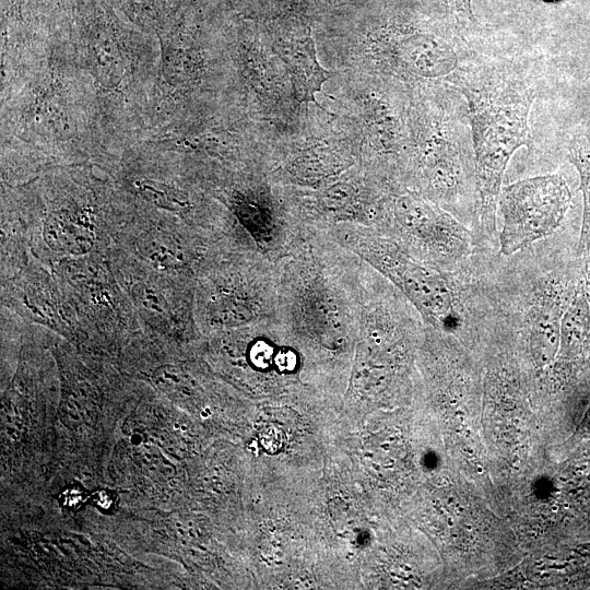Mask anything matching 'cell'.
<instances>
[{"label":"cell","instance_id":"7","mask_svg":"<svg viewBox=\"0 0 590 590\" xmlns=\"http://www.w3.org/2000/svg\"><path fill=\"white\" fill-rule=\"evenodd\" d=\"M571 201L566 179L547 174L518 180L500 189L503 226L498 255L512 256L553 235L564 222Z\"/></svg>","mask_w":590,"mask_h":590},{"label":"cell","instance_id":"6","mask_svg":"<svg viewBox=\"0 0 590 590\" xmlns=\"http://www.w3.org/2000/svg\"><path fill=\"white\" fill-rule=\"evenodd\" d=\"M376 229L414 258L446 272L465 268L475 252L474 235L467 225L413 191L390 197Z\"/></svg>","mask_w":590,"mask_h":590},{"label":"cell","instance_id":"3","mask_svg":"<svg viewBox=\"0 0 590 590\" xmlns=\"http://www.w3.org/2000/svg\"><path fill=\"white\" fill-rule=\"evenodd\" d=\"M410 168L416 192L474 227L476 176L468 106L452 86H442Z\"/></svg>","mask_w":590,"mask_h":590},{"label":"cell","instance_id":"4","mask_svg":"<svg viewBox=\"0 0 590 590\" xmlns=\"http://www.w3.org/2000/svg\"><path fill=\"white\" fill-rule=\"evenodd\" d=\"M327 231L394 285L414 306L426 327L444 333L464 327L457 271L446 272L422 262L374 227L339 225Z\"/></svg>","mask_w":590,"mask_h":590},{"label":"cell","instance_id":"9","mask_svg":"<svg viewBox=\"0 0 590 590\" xmlns=\"http://www.w3.org/2000/svg\"><path fill=\"white\" fill-rule=\"evenodd\" d=\"M282 59L287 64L295 87L303 99L315 102V93L320 91L321 84L330 78V73L318 63L312 39L308 38L300 46L294 47L283 55Z\"/></svg>","mask_w":590,"mask_h":590},{"label":"cell","instance_id":"14","mask_svg":"<svg viewBox=\"0 0 590 590\" xmlns=\"http://www.w3.org/2000/svg\"><path fill=\"white\" fill-rule=\"evenodd\" d=\"M548 1H554V0H548Z\"/></svg>","mask_w":590,"mask_h":590},{"label":"cell","instance_id":"11","mask_svg":"<svg viewBox=\"0 0 590 590\" xmlns=\"http://www.w3.org/2000/svg\"><path fill=\"white\" fill-rule=\"evenodd\" d=\"M140 191L155 204H158L170 210H187L189 201L181 192L167 188L155 182L137 184Z\"/></svg>","mask_w":590,"mask_h":590},{"label":"cell","instance_id":"5","mask_svg":"<svg viewBox=\"0 0 590 590\" xmlns=\"http://www.w3.org/2000/svg\"><path fill=\"white\" fill-rule=\"evenodd\" d=\"M201 323L235 329L276 317V273L272 260L253 247L214 256L200 280Z\"/></svg>","mask_w":590,"mask_h":590},{"label":"cell","instance_id":"10","mask_svg":"<svg viewBox=\"0 0 590 590\" xmlns=\"http://www.w3.org/2000/svg\"><path fill=\"white\" fill-rule=\"evenodd\" d=\"M567 152L569 162L579 174V190L583 201L577 253L590 256V131L573 138Z\"/></svg>","mask_w":590,"mask_h":590},{"label":"cell","instance_id":"2","mask_svg":"<svg viewBox=\"0 0 590 590\" xmlns=\"http://www.w3.org/2000/svg\"><path fill=\"white\" fill-rule=\"evenodd\" d=\"M453 87L464 97L471 126L475 176V250L498 241L496 213L503 177L512 154L529 141L535 88L510 60L479 51Z\"/></svg>","mask_w":590,"mask_h":590},{"label":"cell","instance_id":"1","mask_svg":"<svg viewBox=\"0 0 590 590\" xmlns=\"http://www.w3.org/2000/svg\"><path fill=\"white\" fill-rule=\"evenodd\" d=\"M276 318L288 340L329 362L357 340L362 259L327 229L304 227L274 261Z\"/></svg>","mask_w":590,"mask_h":590},{"label":"cell","instance_id":"13","mask_svg":"<svg viewBox=\"0 0 590 590\" xmlns=\"http://www.w3.org/2000/svg\"><path fill=\"white\" fill-rule=\"evenodd\" d=\"M84 500V496L81 491H68L64 493V504L68 506H78Z\"/></svg>","mask_w":590,"mask_h":590},{"label":"cell","instance_id":"12","mask_svg":"<svg viewBox=\"0 0 590 590\" xmlns=\"http://www.w3.org/2000/svg\"><path fill=\"white\" fill-rule=\"evenodd\" d=\"M444 1L451 13V17L460 28L471 27L473 24L476 23L471 8V0Z\"/></svg>","mask_w":590,"mask_h":590},{"label":"cell","instance_id":"8","mask_svg":"<svg viewBox=\"0 0 590 590\" xmlns=\"http://www.w3.org/2000/svg\"><path fill=\"white\" fill-rule=\"evenodd\" d=\"M94 236L88 221L68 212L50 215L44 227L47 245L56 251L71 255L87 252L94 244Z\"/></svg>","mask_w":590,"mask_h":590}]
</instances>
